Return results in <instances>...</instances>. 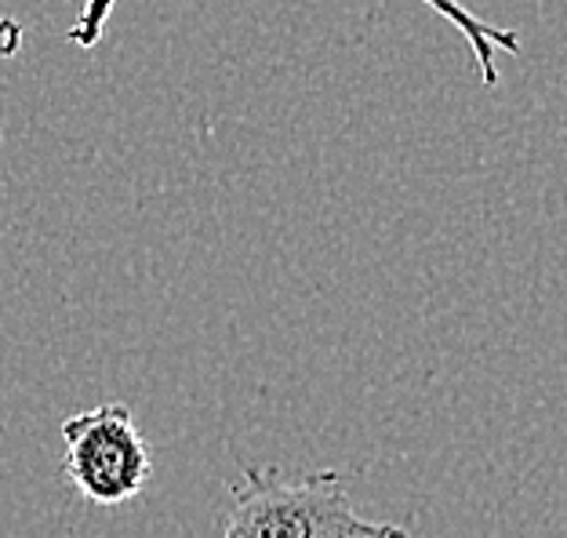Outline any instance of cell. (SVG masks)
I'll return each mask as SVG.
<instances>
[{
  "instance_id": "1",
  "label": "cell",
  "mask_w": 567,
  "mask_h": 538,
  "mask_svg": "<svg viewBox=\"0 0 567 538\" xmlns=\"http://www.w3.org/2000/svg\"><path fill=\"white\" fill-rule=\"evenodd\" d=\"M218 538H411L401 524L364 520L339 473L288 477L277 466H251L229 484Z\"/></svg>"
},
{
  "instance_id": "2",
  "label": "cell",
  "mask_w": 567,
  "mask_h": 538,
  "mask_svg": "<svg viewBox=\"0 0 567 538\" xmlns=\"http://www.w3.org/2000/svg\"><path fill=\"white\" fill-rule=\"evenodd\" d=\"M62 477L92 506H127L150 488L153 452L127 404H99L62 422Z\"/></svg>"
},
{
  "instance_id": "3",
  "label": "cell",
  "mask_w": 567,
  "mask_h": 538,
  "mask_svg": "<svg viewBox=\"0 0 567 538\" xmlns=\"http://www.w3.org/2000/svg\"><path fill=\"white\" fill-rule=\"evenodd\" d=\"M425 8H433L436 15L447 19L455 30L466 37V44L473 51V62H476V73L487 87L498 84V62L495 55L506 51V55H520V37L517 30H506V25H495V22H484L476 11H470L462 0H422Z\"/></svg>"
},
{
  "instance_id": "4",
  "label": "cell",
  "mask_w": 567,
  "mask_h": 538,
  "mask_svg": "<svg viewBox=\"0 0 567 538\" xmlns=\"http://www.w3.org/2000/svg\"><path fill=\"white\" fill-rule=\"evenodd\" d=\"M117 0H84L81 4V15L73 19V25L66 30V41L76 44V48H95L102 41V33H106V22H110V11Z\"/></svg>"
},
{
  "instance_id": "5",
  "label": "cell",
  "mask_w": 567,
  "mask_h": 538,
  "mask_svg": "<svg viewBox=\"0 0 567 538\" xmlns=\"http://www.w3.org/2000/svg\"><path fill=\"white\" fill-rule=\"evenodd\" d=\"M22 22L11 19V15H0V59L16 55V51L22 48Z\"/></svg>"
}]
</instances>
